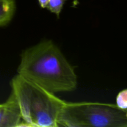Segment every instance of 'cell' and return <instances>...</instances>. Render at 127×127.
Instances as JSON below:
<instances>
[{
    "instance_id": "1",
    "label": "cell",
    "mask_w": 127,
    "mask_h": 127,
    "mask_svg": "<svg viewBox=\"0 0 127 127\" xmlns=\"http://www.w3.org/2000/svg\"><path fill=\"white\" fill-rule=\"evenodd\" d=\"M17 74L54 94L71 92L78 85L74 68L51 40L41 42L22 52Z\"/></svg>"
},
{
    "instance_id": "2",
    "label": "cell",
    "mask_w": 127,
    "mask_h": 127,
    "mask_svg": "<svg viewBox=\"0 0 127 127\" xmlns=\"http://www.w3.org/2000/svg\"><path fill=\"white\" fill-rule=\"evenodd\" d=\"M10 84L18 103L22 127H58L66 101L19 74L13 77Z\"/></svg>"
},
{
    "instance_id": "3",
    "label": "cell",
    "mask_w": 127,
    "mask_h": 127,
    "mask_svg": "<svg viewBox=\"0 0 127 127\" xmlns=\"http://www.w3.org/2000/svg\"><path fill=\"white\" fill-rule=\"evenodd\" d=\"M58 127H127V109L107 103L66 102Z\"/></svg>"
},
{
    "instance_id": "4",
    "label": "cell",
    "mask_w": 127,
    "mask_h": 127,
    "mask_svg": "<svg viewBox=\"0 0 127 127\" xmlns=\"http://www.w3.org/2000/svg\"><path fill=\"white\" fill-rule=\"evenodd\" d=\"M23 126L21 112L16 98L11 92L8 99L0 104V127Z\"/></svg>"
},
{
    "instance_id": "5",
    "label": "cell",
    "mask_w": 127,
    "mask_h": 127,
    "mask_svg": "<svg viewBox=\"0 0 127 127\" xmlns=\"http://www.w3.org/2000/svg\"><path fill=\"white\" fill-rule=\"evenodd\" d=\"M16 11L15 0H0V27L8 24Z\"/></svg>"
},
{
    "instance_id": "6",
    "label": "cell",
    "mask_w": 127,
    "mask_h": 127,
    "mask_svg": "<svg viewBox=\"0 0 127 127\" xmlns=\"http://www.w3.org/2000/svg\"><path fill=\"white\" fill-rule=\"evenodd\" d=\"M66 1V0H49L46 8L51 12L55 14L57 17H59Z\"/></svg>"
},
{
    "instance_id": "7",
    "label": "cell",
    "mask_w": 127,
    "mask_h": 127,
    "mask_svg": "<svg viewBox=\"0 0 127 127\" xmlns=\"http://www.w3.org/2000/svg\"><path fill=\"white\" fill-rule=\"evenodd\" d=\"M115 105L121 109H127V88L119 92L115 99Z\"/></svg>"
},
{
    "instance_id": "8",
    "label": "cell",
    "mask_w": 127,
    "mask_h": 127,
    "mask_svg": "<svg viewBox=\"0 0 127 127\" xmlns=\"http://www.w3.org/2000/svg\"><path fill=\"white\" fill-rule=\"evenodd\" d=\"M38 1L40 7L43 9H45L47 4H48L49 0H38Z\"/></svg>"
}]
</instances>
